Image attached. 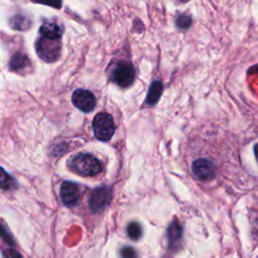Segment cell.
<instances>
[{
	"mask_svg": "<svg viewBox=\"0 0 258 258\" xmlns=\"http://www.w3.org/2000/svg\"><path fill=\"white\" fill-rule=\"evenodd\" d=\"M14 184V180L2 167H0V187L3 189H10Z\"/></svg>",
	"mask_w": 258,
	"mask_h": 258,
	"instance_id": "9a60e30c",
	"label": "cell"
},
{
	"mask_svg": "<svg viewBox=\"0 0 258 258\" xmlns=\"http://www.w3.org/2000/svg\"><path fill=\"white\" fill-rule=\"evenodd\" d=\"M121 258H137V252L130 246H125L120 251Z\"/></svg>",
	"mask_w": 258,
	"mask_h": 258,
	"instance_id": "2e32d148",
	"label": "cell"
},
{
	"mask_svg": "<svg viewBox=\"0 0 258 258\" xmlns=\"http://www.w3.org/2000/svg\"><path fill=\"white\" fill-rule=\"evenodd\" d=\"M37 3L48 5L53 8H60L61 7V1L60 0H33Z\"/></svg>",
	"mask_w": 258,
	"mask_h": 258,
	"instance_id": "d6986e66",
	"label": "cell"
},
{
	"mask_svg": "<svg viewBox=\"0 0 258 258\" xmlns=\"http://www.w3.org/2000/svg\"><path fill=\"white\" fill-rule=\"evenodd\" d=\"M81 192L79 186L72 181H64L60 186V198L68 207L75 206L80 200Z\"/></svg>",
	"mask_w": 258,
	"mask_h": 258,
	"instance_id": "ba28073f",
	"label": "cell"
},
{
	"mask_svg": "<svg viewBox=\"0 0 258 258\" xmlns=\"http://www.w3.org/2000/svg\"><path fill=\"white\" fill-rule=\"evenodd\" d=\"M189 24H190V17L188 15L182 14L176 18V25L179 28H186L189 26Z\"/></svg>",
	"mask_w": 258,
	"mask_h": 258,
	"instance_id": "e0dca14e",
	"label": "cell"
},
{
	"mask_svg": "<svg viewBox=\"0 0 258 258\" xmlns=\"http://www.w3.org/2000/svg\"><path fill=\"white\" fill-rule=\"evenodd\" d=\"M113 79L120 87L130 86L135 79V70L133 66L127 61L118 63L113 72Z\"/></svg>",
	"mask_w": 258,
	"mask_h": 258,
	"instance_id": "8992f818",
	"label": "cell"
},
{
	"mask_svg": "<svg viewBox=\"0 0 258 258\" xmlns=\"http://www.w3.org/2000/svg\"><path fill=\"white\" fill-rule=\"evenodd\" d=\"M127 234L132 240H139L142 235V228L139 223L132 222L127 227Z\"/></svg>",
	"mask_w": 258,
	"mask_h": 258,
	"instance_id": "5bb4252c",
	"label": "cell"
},
{
	"mask_svg": "<svg viewBox=\"0 0 258 258\" xmlns=\"http://www.w3.org/2000/svg\"><path fill=\"white\" fill-rule=\"evenodd\" d=\"M10 25L12 28L14 29H18V30H26L30 27L31 22L28 18H26L25 16L22 15H15L14 17L11 18L10 20Z\"/></svg>",
	"mask_w": 258,
	"mask_h": 258,
	"instance_id": "4fadbf2b",
	"label": "cell"
},
{
	"mask_svg": "<svg viewBox=\"0 0 258 258\" xmlns=\"http://www.w3.org/2000/svg\"><path fill=\"white\" fill-rule=\"evenodd\" d=\"M71 168L83 176H93L102 170L101 162L92 154L81 153L70 161Z\"/></svg>",
	"mask_w": 258,
	"mask_h": 258,
	"instance_id": "6da1fadb",
	"label": "cell"
},
{
	"mask_svg": "<svg viewBox=\"0 0 258 258\" xmlns=\"http://www.w3.org/2000/svg\"><path fill=\"white\" fill-rule=\"evenodd\" d=\"M3 254L5 258H22V256L14 249H5Z\"/></svg>",
	"mask_w": 258,
	"mask_h": 258,
	"instance_id": "ffe728a7",
	"label": "cell"
},
{
	"mask_svg": "<svg viewBox=\"0 0 258 258\" xmlns=\"http://www.w3.org/2000/svg\"><path fill=\"white\" fill-rule=\"evenodd\" d=\"M111 200V189L108 186H100L93 190L90 200L89 206L94 213L103 211Z\"/></svg>",
	"mask_w": 258,
	"mask_h": 258,
	"instance_id": "5b68a950",
	"label": "cell"
},
{
	"mask_svg": "<svg viewBox=\"0 0 258 258\" xmlns=\"http://www.w3.org/2000/svg\"><path fill=\"white\" fill-rule=\"evenodd\" d=\"M0 237L6 242V243H9V244H13V239L12 237L10 236V234L7 232V230L4 228V226L0 223Z\"/></svg>",
	"mask_w": 258,
	"mask_h": 258,
	"instance_id": "ac0fdd59",
	"label": "cell"
},
{
	"mask_svg": "<svg viewBox=\"0 0 258 258\" xmlns=\"http://www.w3.org/2000/svg\"><path fill=\"white\" fill-rule=\"evenodd\" d=\"M36 52L44 61L51 62L56 60L60 55L61 44L59 39H50L41 36L35 44Z\"/></svg>",
	"mask_w": 258,
	"mask_h": 258,
	"instance_id": "7a4b0ae2",
	"label": "cell"
},
{
	"mask_svg": "<svg viewBox=\"0 0 258 258\" xmlns=\"http://www.w3.org/2000/svg\"><path fill=\"white\" fill-rule=\"evenodd\" d=\"M10 69L14 72L23 74L26 70L30 69V61L25 54L16 52L10 60Z\"/></svg>",
	"mask_w": 258,
	"mask_h": 258,
	"instance_id": "30bf717a",
	"label": "cell"
},
{
	"mask_svg": "<svg viewBox=\"0 0 258 258\" xmlns=\"http://www.w3.org/2000/svg\"><path fill=\"white\" fill-rule=\"evenodd\" d=\"M254 153H255V156H256V159L258 161V143L255 145L254 147Z\"/></svg>",
	"mask_w": 258,
	"mask_h": 258,
	"instance_id": "44dd1931",
	"label": "cell"
},
{
	"mask_svg": "<svg viewBox=\"0 0 258 258\" xmlns=\"http://www.w3.org/2000/svg\"><path fill=\"white\" fill-rule=\"evenodd\" d=\"M39 32L41 36L50 39H59L62 33L60 27L52 22H46L42 24L39 28Z\"/></svg>",
	"mask_w": 258,
	"mask_h": 258,
	"instance_id": "8fae6325",
	"label": "cell"
},
{
	"mask_svg": "<svg viewBox=\"0 0 258 258\" xmlns=\"http://www.w3.org/2000/svg\"><path fill=\"white\" fill-rule=\"evenodd\" d=\"M194 174L202 180H209L214 178L216 174L215 165L212 161L206 158H199L194 161L191 165Z\"/></svg>",
	"mask_w": 258,
	"mask_h": 258,
	"instance_id": "52a82bcc",
	"label": "cell"
},
{
	"mask_svg": "<svg viewBox=\"0 0 258 258\" xmlns=\"http://www.w3.org/2000/svg\"><path fill=\"white\" fill-rule=\"evenodd\" d=\"M72 101L76 108L85 113L93 111L96 106V98L93 93L83 89L76 90L73 93Z\"/></svg>",
	"mask_w": 258,
	"mask_h": 258,
	"instance_id": "277c9868",
	"label": "cell"
},
{
	"mask_svg": "<svg viewBox=\"0 0 258 258\" xmlns=\"http://www.w3.org/2000/svg\"><path fill=\"white\" fill-rule=\"evenodd\" d=\"M162 93V84L159 81H154L149 89H148V93L146 96V102L149 105H154L158 102L160 96Z\"/></svg>",
	"mask_w": 258,
	"mask_h": 258,
	"instance_id": "7c38bea8",
	"label": "cell"
},
{
	"mask_svg": "<svg viewBox=\"0 0 258 258\" xmlns=\"http://www.w3.org/2000/svg\"><path fill=\"white\" fill-rule=\"evenodd\" d=\"M167 240L169 249H176L182 238V227L177 220H173L167 229Z\"/></svg>",
	"mask_w": 258,
	"mask_h": 258,
	"instance_id": "9c48e42d",
	"label": "cell"
},
{
	"mask_svg": "<svg viewBox=\"0 0 258 258\" xmlns=\"http://www.w3.org/2000/svg\"><path fill=\"white\" fill-rule=\"evenodd\" d=\"M93 129L97 139L101 141L109 140L115 131V125L112 116L106 112L98 113L93 120Z\"/></svg>",
	"mask_w": 258,
	"mask_h": 258,
	"instance_id": "3957f363",
	"label": "cell"
}]
</instances>
